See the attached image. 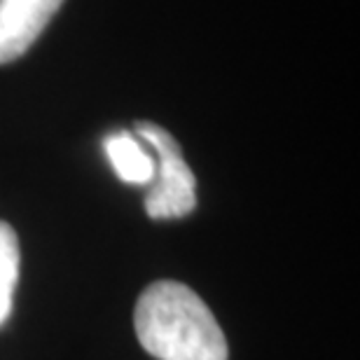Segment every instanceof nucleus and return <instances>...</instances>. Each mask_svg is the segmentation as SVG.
Segmentation results:
<instances>
[{"label": "nucleus", "instance_id": "1", "mask_svg": "<svg viewBox=\"0 0 360 360\" xmlns=\"http://www.w3.org/2000/svg\"><path fill=\"white\" fill-rule=\"evenodd\" d=\"M141 347L157 360H227L229 349L208 304L178 281H155L134 311Z\"/></svg>", "mask_w": 360, "mask_h": 360}, {"label": "nucleus", "instance_id": "2", "mask_svg": "<svg viewBox=\"0 0 360 360\" xmlns=\"http://www.w3.org/2000/svg\"><path fill=\"white\" fill-rule=\"evenodd\" d=\"M136 134L150 143L160 157L153 190L146 199V211L153 220L185 218L197 206V180L187 167L183 150L167 129L153 122H136Z\"/></svg>", "mask_w": 360, "mask_h": 360}, {"label": "nucleus", "instance_id": "3", "mask_svg": "<svg viewBox=\"0 0 360 360\" xmlns=\"http://www.w3.org/2000/svg\"><path fill=\"white\" fill-rule=\"evenodd\" d=\"M63 0H0V63L17 61L45 31Z\"/></svg>", "mask_w": 360, "mask_h": 360}, {"label": "nucleus", "instance_id": "4", "mask_svg": "<svg viewBox=\"0 0 360 360\" xmlns=\"http://www.w3.org/2000/svg\"><path fill=\"white\" fill-rule=\"evenodd\" d=\"M103 148L120 180H124L129 185H148L155 180V160L129 131L108 136L103 141Z\"/></svg>", "mask_w": 360, "mask_h": 360}, {"label": "nucleus", "instance_id": "5", "mask_svg": "<svg viewBox=\"0 0 360 360\" xmlns=\"http://www.w3.org/2000/svg\"><path fill=\"white\" fill-rule=\"evenodd\" d=\"M19 278V239L12 225L0 220V326L12 314V297Z\"/></svg>", "mask_w": 360, "mask_h": 360}]
</instances>
